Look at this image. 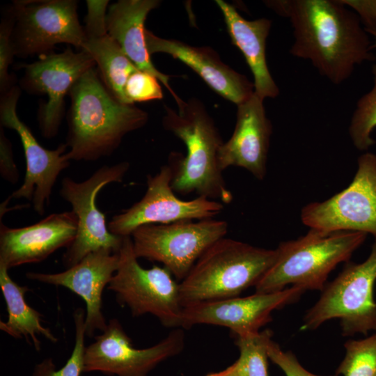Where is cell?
<instances>
[{
    "instance_id": "6da1fadb",
    "label": "cell",
    "mask_w": 376,
    "mask_h": 376,
    "mask_svg": "<svg viewBox=\"0 0 376 376\" xmlns=\"http://www.w3.org/2000/svg\"><path fill=\"white\" fill-rule=\"evenodd\" d=\"M265 4L287 18L294 41L290 53L308 61L338 85L355 67L374 61L373 42L358 15L341 0H270Z\"/></svg>"
},
{
    "instance_id": "7a4b0ae2",
    "label": "cell",
    "mask_w": 376,
    "mask_h": 376,
    "mask_svg": "<svg viewBox=\"0 0 376 376\" xmlns=\"http://www.w3.org/2000/svg\"><path fill=\"white\" fill-rule=\"evenodd\" d=\"M68 95L65 143L70 160L93 162L110 156L125 135L148 121L147 112L122 103L108 91L95 67L74 84Z\"/></svg>"
},
{
    "instance_id": "3957f363",
    "label": "cell",
    "mask_w": 376,
    "mask_h": 376,
    "mask_svg": "<svg viewBox=\"0 0 376 376\" xmlns=\"http://www.w3.org/2000/svg\"><path fill=\"white\" fill-rule=\"evenodd\" d=\"M175 111L164 105V129L186 146L187 155L170 153L171 187L175 194L198 196L229 204L233 199L218 162L224 141L205 105L196 98L183 101Z\"/></svg>"
},
{
    "instance_id": "277c9868",
    "label": "cell",
    "mask_w": 376,
    "mask_h": 376,
    "mask_svg": "<svg viewBox=\"0 0 376 376\" xmlns=\"http://www.w3.org/2000/svg\"><path fill=\"white\" fill-rule=\"evenodd\" d=\"M276 258V249L256 247L226 237L219 239L180 283L182 306L238 297L256 285Z\"/></svg>"
},
{
    "instance_id": "5b68a950",
    "label": "cell",
    "mask_w": 376,
    "mask_h": 376,
    "mask_svg": "<svg viewBox=\"0 0 376 376\" xmlns=\"http://www.w3.org/2000/svg\"><path fill=\"white\" fill-rule=\"evenodd\" d=\"M367 234L354 231L322 233L311 229L296 240L283 242L269 269L255 286L256 293H271L296 286L320 290L329 274L365 242Z\"/></svg>"
},
{
    "instance_id": "8992f818",
    "label": "cell",
    "mask_w": 376,
    "mask_h": 376,
    "mask_svg": "<svg viewBox=\"0 0 376 376\" xmlns=\"http://www.w3.org/2000/svg\"><path fill=\"white\" fill-rule=\"evenodd\" d=\"M376 242L361 263L347 262L340 273L327 283L316 303L306 313L301 330L318 329L325 322L338 319L342 334L376 332Z\"/></svg>"
},
{
    "instance_id": "52a82bcc",
    "label": "cell",
    "mask_w": 376,
    "mask_h": 376,
    "mask_svg": "<svg viewBox=\"0 0 376 376\" xmlns=\"http://www.w3.org/2000/svg\"><path fill=\"white\" fill-rule=\"evenodd\" d=\"M118 255V269L107 288L115 293L119 304L126 306L133 316L149 313L166 327L181 328L180 283L171 272L156 265L143 268L131 236L123 237Z\"/></svg>"
},
{
    "instance_id": "ba28073f",
    "label": "cell",
    "mask_w": 376,
    "mask_h": 376,
    "mask_svg": "<svg viewBox=\"0 0 376 376\" xmlns=\"http://www.w3.org/2000/svg\"><path fill=\"white\" fill-rule=\"evenodd\" d=\"M224 220L207 219L139 226L131 235L138 258L161 263L178 281L189 274L201 256L226 237Z\"/></svg>"
},
{
    "instance_id": "9c48e42d",
    "label": "cell",
    "mask_w": 376,
    "mask_h": 376,
    "mask_svg": "<svg viewBox=\"0 0 376 376\" xmlns=\"http://www.w3.org/2000/svg\"><path fill=\"white\" fill-rule=\"evenodd\" d=\"M75 0L14 1L11 41L15 56L51 53L57 44L81 49L87 40Z\"/></svg>"
},
{
    "instance_id": "30bf717a",
    "label": "cell",
    "mask_w": 376,
    "mask_h": 376,
    "mask_svg": "<svg viewBox=\"0 0 376 376\" xmlns=\"http://www.w3.org/2000/svg\"><path fill=\"white\" fill-rule=\"evenodd\" d=\"M130 166L127 162L104 165L82 182H77L69 177L62 180L60 195L71 205L72 211L78 221L75 238L62 258L67 269L78 263L88 253L101 249L118 253L123 237L109 231L105 215L97 206L96 198L107 185L122 182Z\"/></svg>"
},
{
    "instance_id": "8fae6325",
    "label": "cell",
    "mask_w": 376,
    "mask_h": 376,
    "mask_svg": "<svg viewBox=\"0 0 376 376\" xmlns=\"http://www.w3.org/2000/svg\"><path fill=\"white\" fill-rule=\"evenodd\" d=\"M300 217L311 229L326 233L361 232L376 242V154L361 155L351 183L324 201L306 205Z\"/></svg>"
},
{
    "instance_id": "7c38bea8",
    "label": "cell",
    "mask_w": 376,
    "mask_h": 376,
    "mask_svg": "<svg viewBox=\"0 0 376 376\" xmlns=\"http://www.w3.org/2000/svg\"><path fill=\"white\" fill-rule=\"evenodd\" d=\"M172 171L163 165L155 175H147V189L140 201L114 215L107 226L120 237L131 236L139 226L147 224H167L180 221L212 219L224 209L219 201L197 196L182 200L171 187Z\"/></svg>"
},
{
    "instance_id": "4fadbf2b",
    "label": "cell",
    "mask_w": 376,
    "mask_h": 376,
    "mask_svg": "<svg viewBox=\"0 0 376 376\" xmlns=\"http://www.w3.org/2000/svg\"><path fill=\"white\" fill-rule=\"evenodd\" d=\"M184 345V332L176 328L151 347L135 348L120 322L113 318L95 341L86 347L84 373L148 376L159 363L180 354Z\"/></svg>"
},
{
    "instance_id": "5bb4252c",
    "label": "cell",
    "mask_w": 376,
    "mask_h": 376,
    "mask_svg": "<svg viewBox=\"0 0 376 376\" xmlns=\"http://www.w3.org/2000/svg\"><path fill=\"white\" fill-rule=\"evenodd\" d=\"M95 65L86 52H75L71 47L61 53L40 56L38 61L22 65L21 89L47 96V101L40 104L38 111L39 128L44 138L56 136L64 116L65 95L74 84Z\"/></svg>"
},
{
    "instance_id": "9a60e30c",
    "label": "cell",
    "mask_w": 376,
    "mask_h": 376,
    "mask_svg": "<svg viewBox=\"0 0 376 376\" xmlns=\"http://www.w3.org/2000/svg\"><path fill=\"white\" fill-rule=\"evenodd\" d=\"M20 95L21 88L14 85L1 95L0 98L1 126L17 133L26 160L23 183L10 197L31 201L34 210L42 215L58 175L70 166V159L66 155L68 147L66 143H61L54 150H48L39 143L31 130L17 114Z\"/></svg>"
},
{
    "instance_id": "2e32d148",
    "label": "cell",
    "mask_w": 376,
    "mask_h": 376,
    "mask_svg": "<svg viewBox=\"0 0 376 376\" xmlns=\"http://www.w3.org/2000/svg\"><path fill=\"white\" fill-rule=\"evenodd\" d=\"M305 291L296 286L271 293L201 301L183 307L181 328L212 324L228 328L235 337L255 334L272 321V313L299 299Z\"/></svg>"
},
{
    "instance_id": "e0dca14e",
    "label": "cell",
    "mask_w": 376,
    "mask_h": 376,
    "mask_svg": "<svg viewBox=\"0 0 376 376\" xmlns=\"http://www.w3.org/2000/svg\"><path fill=\"white\" fill-rule=\"evenodd\" d=\"M119 263L118 253L107 249L91 252L74 266L58 273L29 272L27 279L65 287L85 302L86 336L96 330L104 331L107 323L102 313V293L115 274Z\"/></svg>"
},
{
    "instance_id": "ac0fdd59",
    "label": "cell",
    "mask_w": 376,
    "mask_h": 376,
    "mask_svg": "<svg viewBox=\"0 0 376 376\" xmlns=\"http://www.w3.org/2000/svg\"><path fill=\"white\" fill-rule=\"evenodd\" d=\"M77 217L73 211L54 213L34 224L10 228L0 224V266L8 269L39 263L74 241Z\"/></svg>"
},
{
    "instance_id": "d6986e66",
    "label": "cell",
    "mask_w": 376,
    "mask_h": 376,
    "mask_svg": "<svg viewBox=\"0 0 376 376\" xmlns=\"http://www.w3.org/2000/svg\"><path fill=\"white\" fill-rule=\"evenodd\" d=\"M263 101L254 93L237 105L233 133L224 142L218 155L222 171L236 166L246 169L258 180L265 178L272 125L267 117Z\"/></svg>"
},
{
    "instance_id": "ffe728a7",
    "label": "cell",
    "mask_w": 376,
    "mask_h": 376,
    "mask_svg": "<svg viewBox=\"0 0 376 376\" xmlns=\"http://www.w3.org/2000/svg\"><path fill=\"white\" fill-rule=\"evenodd\" d=\"M145 38L150 55L169 54L194 70L216 93L238 105L254 93L253 83L222 62L209 47H195L175 39L160 38L146 29Z\"/></svg>"
},
{
    "instance_id": "44dd1931",
    "label": "cell",
    "mask_w": 376,
    "mask_h": 376,
    "mask_svg": "<svg viewBox=\"0 0 376 376\" xmlns=\"http://www.w3.org/2000/svg\"><path fill=\"white\" fill-rule=\"evenodd\" d=\"M160 2L158 0H120L112 3L107 13V33L118 42L139 70L158 79L179 106L184 100L170 86V77L155 67L146 43L145 21L149 13Z\"/></svg>"
},
{
    "instance_id": "7402d4cb",
    "label": "cell",
    "mask_w": 376,
    "mask_h": 376,
    "mask_svg": "<svg viewBox=\"0 0 376 376\" xmlns=\"http://www.w3.org/2000/svg\"><path fill=\"white\" fill-rule=\"evenodd\" d=\"M215 3L222 13L232 43L240 50L252 72L255 94L263 100L276 97L279 89L266 58V42L272 20H247L231 4L223 0H216Z\"/></svg>"
},
{
    "instance_id": "603a6c76",
    "label": "cell",
    "mask_w": 376,
    "mask_h": 376,
    "mask_svg": "<svg viewBox=\"0 0 376 376\" xmlns=\"http://www.w3.org/2000/svg\"><path fill=\"white\" fill-rule=\"evenodd\" d=\"M0 286L8 311V320L0 322V329L15 338H24L33 344L36 351L40 350L38 336H42L52 343L58 338L49 328L42 324V315L26 301L25 295L29 290L14 281L8 269L0 266Z\"/></svg>"
},
{
    "instance_id": "cb8c5ba5",
    "label": "cell",
    "mask_w": 376,
    "mask_h": 376,
    "mask_svg": "<svg viewBox=\"0 0 376 376\" xmlns=\"http://www.w3.org/2000/svg\"><path fill=\"white\" fill-rule=\"evenodd\" d=\"M81 50L93 58L108 91L122 103L132 104L125 95V88L129 77L139 69L118 42L107 34L100 38L87 39Z\"/></svg>"
},
{
    "instance_id": "d4e9b609",
    "label": "cell",
    "mask_w": 376,
    "mask_h": 376,
    "mask_svg": "<svg viewBox=\"0 0 376 376\" xmlns=\"http://www.w3.org/2000/svg\"><path fill=\"white\" fill-rule=\"evenodd\" d=\"M270 329L244 337H235L240 356L235 362L219 371L222 376H268L267 347L272 340Z\"/></svg>"
},
{
    "instance_id": "484cf974",
    "label": "cell",
    "mask_w": 376,
    "mask_h": 376,
    "mask_svg": "<svg viewBox=\"0 0 376 376\" xmlns=\"http://www.w3.org/2000/svg\"><path fill=\"white\" fill-rule=\"evenodd\" d=\"M372 66L373 85L357 102L348 127L350 138L359 150H368L376 143L372 133L376 128V55Z\"/></svg>"
},
{
    "instance_id": "4316f807",
    "label": "cell",
    "mask_w": 376,
    "mask_h": 376,
    "mask_svg": "<svg viewBox=\"0 0 376 376\" xmlns=\"http://www.w3.org/2000/svg\"><path fill=\"white\" fill-rule=\"evenodd\" d=\"M345 353L336 369L342 376H376V332L344 344Z\"/></svg>"
},
{
    "instance_id": "83f0119b",
    "label": "cell",
    "mask_w": 376,
    "mask_h": 376,
    "mask_svg": "<svg viewBox=\"0 0 376 376\" xmlns=\"http://www.w3.org/2000/svg\"><path fill=\"white\" fill-rule=\"evenodd\" d=\"M86 311L78 308L74 312L73 318L75 327V340L72 354L65 364L56 370L52 358L49 357L38 363L31 376H81L84 373V353L86 346L84 339Z\"/></svg>"
},
{
    "instance_id": "f1b7e54d",
    "label": "cell",
    "mask_w": 376,
    "mask_h": 376,
    "mask_svg": "<svg viewBox=\"0 0 376 376\" xmlns=\"http://www.w3.org/2000/svg\"><path fill=\"white\" fill-rule=\"evenodd\" d=\"M157 78L140 70L132 73L128 78L125 92L132 104L138 102L161 100L163 93Z\"/></svg>"
},
{
    "instance_id": "f546056e",
    "label": "cell",
    "mask_w": 376,
    "mask_h": 376,
    "mask_svg": "<svg viewBox=\"0 0 376 376\" xmlns=\"http://www.w3.org/2000/svg\"><path fill=\"white\" fill-rule=\"evenodd\" d=\"M13 17L8 8L0 24V93H6L14 85L13 78L8 73V67L15 56L11 41Z\"/></svg>"
},
{
    "instance_id": "4dcf8cb0",
    "label": "cell",
    "mask_w": 376,
    "mask_h": 376,
    "mask_svg": "<svg viewBox=\"0 0 376 376\" xmlns=\"http://www.w3.org/2000/svg\"><path fill=\"white\" fill-rule=\"evenodd\" d=\"M87 14L85 17L84 32L87 39H96L107 36V8L108 0H87Z\"/></svg>"
},
{
    "instance_id": "1f68e13d",
    "label": "cell",
    "mask_w": 376,
    "mask_h": 376,
    "mask_svg": "<svg viewBox=\"0 0 376 376\" xmlns=\"http://www.w3.org/2000/svg\"><path fill=\"white\" fill-rule=\"evenodd\" d=\"M267 354L269 359L278 366L285 376H322L313 374L305 369L291 351H283L279 344L273 340L268 345Z\"/></svg>"
},
{
    "instance_id": "d6a6232c",
    "label": "cell",
    "mask_w": 376,
    "mask_h": 376,
    "mask_svg": "<svg viewBox=\"0 0 376 376\" xmlns=\"http://www.w3.org/2000/svg\"><path fill=\"white\" fill-rule=\"evenodd\" d=\"M0 173L1 177L11 184L19 179V172L15 163L11 143L6 138L2 127H0Z\"/></svg>"
},
{
    "instance_id": "836d02e7",
    "label": "cell",
    "mask_w": 376,
    "mask_h": 376,
    "mask_svg": "<svg viewBox=\"0 0 376 376\" xmlns=\"http://www.w3.org/2000/svg\"><path fill=\"white\" fill-rule=\"evenodd\" d=\"M359 17L366 32L376 34V0H341Z\"/></svg>"
},
{
    "instance_id": "e575fe53",
    "label": "cell",
    "mask_w": 376,
    "mask_h": 376,
    "mask_svg": "<svg viewBox=\"0 0 376 376\" xmlns=\"http://www.w3.org/2000/svg\"><path fill=\"white\" fill-rule=\"evenodd\" d=\"M205 376H222V375H220L219 372H215V373H208Z\"/></svg>"
},
{
    "instance_id": "d590c367",
    "label": "cell",
    "mask_w": 376,
    "mask_h": 376,
    "mask_svg": "<svg viewBox=\"0 0 376 376\" xmlns=\"http://www.w3.org/2000/svg\"><path fill=\"white\" fill-rule=\"evenodd\" d=\"M372 36H373V38H374V41L373 42L372 47H373V49H375V48H376V34H373V35H372Z\"/></svg>"
}]
</instances>
